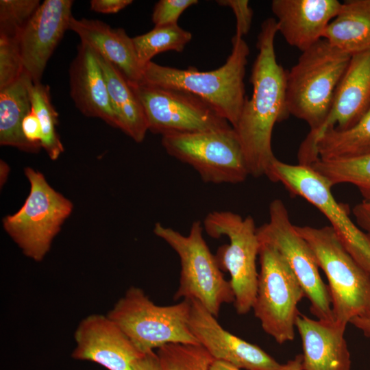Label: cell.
I'll list each match as a JSON object with an SVG mask.
<instances>
[{
    "instance_id": "cell-40",
    "label": "cell",
    "mask_w": 370,
    "mask_h": 370,
    "mask_svg": "<svg viewBox=\"0 0 370 370\" xmlns=\"http://www.w3.org/2000/svg\"><path fill=\"white\" fill-rule=\"evenodd\" d=\"M210 370H241L227 362L214 360L212 363Z\"/></svg>"
},
{
    "instance_id": "cell-35",
    "label": "cell",
    "mask_w": 370,
    "mask_h": 370,
    "mask_svg": "<svg viewBox=\"0 0 370 370\" xmlns=\"http://www.w3.org/2000/svg\"><path fill=\"white\" fill-rule=\"evenodd\" d=\"M132 0H92L90 9L103 14L116 13L131 4Z\"/></svg>"
},
{
    "instance_id": "cell-18",
    "label": "cell",
    "mask_w": 370,
    "mask_h": 370,
    "mask_svg": "<svg viewBox=\"0 0 370 370\" xmlns=\"http://www.w3.org/2000/svg\"><path fill=\"white\" fill-rule=\"evenodd\" d=\"M341 3L337 0H273L271 10L286 42L304 51L323 38Z\"/></svg>"
},
{
    "instance_id": "cell-14",
    "label": "cell",
    "mask_w": 370,
    "mask_h": 370,
    "mask_svg": "<svg viewBox=\"0 0 370 370\" xmlns=\"http://www.w3.org/2000/svg\"><path fill=\"white\" fill-rule=\"evenodd\" d=\"M370 106V50L351 56L347 68L334 95L330 112L316 130L310 132L298 151L299 164L310 166L319 157L316 145L327 131L346 130L361 118Z\"/></svg>"
},
{
    "instance_id": "cell-38",
    "label": "cell",
    "mask_w": 370,
    "mask_h": 370,
    "mask_svg": "<svg viewBox=\"0 0 370 370\" xmlns=\"http://www.w3.org/2000/svg\"><path fill=\"white\" fill-rule=\"evenodd\" d=\"M349 323L360 330L366 337L370 338V314L356 317Z\"/></svg>"
},
{
    "instance_id": "cell-5",
    "label": "cell",
    "mask_w": 370,
    "mask_h": 370,
    "mask_svg": "<svg viewBox=\"0 0 370 370\" xmlns=\"http://www.w3.org/2000/svg\"><path fill=\"white\" fill-rule=\"evenodd\" d=\"M203 224L194 221L188 235L160 223H156L154 234L165 241L178 255L180 264L179 287L175 300L184 298L197 300L217 317L224 304L234 302V296L203 236Z\"/></svg>"
},
{
    "instance_id": "cell-30",
    "label": "cell",
    "mask_w": 370,
    "mask_h": 370,
    "mask_svg": "<svg viewBox=\"0 0 370 370\" xmlns=\"http://www.w3.org/2000/svg\"><path fill=\"white\" fill-rule=\"evenodd\" d=\"M40 5L39 0H1L0 35L18 38Z\"/></svg>"
},
{
    "instance_id": "cell-12",
    "label": "cell",
    "mask_w": 370,
    "mask_h": 370,
    "mask_svg": "<svg viewBox=\"0 0 370 370\" xmlns=\"http://www.w3.org/2000/svg\"><path fill=\"white\" fill-rule=\"evenodd\" d=\"M269 214V221L257 228L260 243L273 247L285 259L310 301V312L318 319L334 321L329 289L314 254L292 223L284 202L273 200Z\"/></svg>"
},
{
    "instance_id": "cell-16",
    "label": "cell",
    "mask_w": 370,
    "mask_h": 370,
    "mask_svg": "<svg viewBox=\"0 0 370 370\" xmlns=\"http://www.w3.org/2000/svg\"><path fill=\"white\" fill-rule=\"evenodd\" d=\"M74 338L73 358L93 362L108 370H133V362L144 355L107 314L83 319Z\"/></svg>"
},
{
    "instance_id": "cell-34",
    "label": "cell",
    "mask_w": 370,
    "mask_h": 370,
    "mask_svg": "<svg viewBox=\"0 0 370 370\" xmlns=\"http://www.w3.org/2000/svg\"><path fill=\"white\" fill-rule=\"evenodd\" d=\"M24 136L32 144L41 147L42 128L36 114L32 110L25 117L22 124Z\"/></svg>"
},
{
    "instance_id": "cell-33",
    "label": "cell",
    "mask_w": 370,
    "mask_h": 370,
    "mask_svg": "<svg viewBox=\"0 0 370 370\" xmlns=\"http://www.w3.org/2000/svg\"><path fill=\"white\" fill-rule=\"evenodd\" d=\"M219 5L227 6L234 12L236 19V33L234 36L243 38L246 35L251 27L253 10L249 5L247 0H219Z\"/></svg>"
},
{
    "instance_id": "cell-25",
    "label": "cell",
    "mask_w": 370,
    "mask_h": 370,
    "mask_svg": "<svg viewBox=\"0 0 370 370\" xmlns=\"http://www.w3.org/2000/svg\"><path fill=\"white\" fill-rule=\"evenodd\" d=\"M319 158L336 160L370 153V106L350 128L325 132L316 145Z\"/></svg>"
},
{
    "instance_id": "cell-36",
    "label": "cell",
    "mask_w": 370,
    "mask_h": 370,
    "mask_svg": "<svg viewBox=\"0 0 370 370\" xmlns=\"http://www.w3.org/2000/svg\"><path fill=\"white\" fill-rule=\"evenodd\" d=\"M352 212L358 226L370 236V206L362 201L353 208Z\"/></svg>"
},
{
    "instance_id": "cell-24",
    "label": "cell",
    "mask_w": 370,
    "mask_h": 370,
    "mask_svg": "<svg viewBox=\"0 0 370 370\" xmlns=\"http://www.w3.org/2000/svg\"><path fill=\"white\" fill-rule=\"evenodd\" d=\"M33 82L25 71L14 83L0 90V144L27 152L41 147L30 143L23 135V119L32 110L30 89Z\"/></svg>"
},
{
    "instance_id": "cell-22",
    "label": "cell",
    "mask_w": 370,
    "mask_h": 370,
    "mask_svg": "<svg viewBox=\"0 0 370 370\" xmlns=\"http://www.w3.org/2000/svg\"><path fill=\"white\" fill-rule=\"evenodd\" d=\"M323 38L350 56L370 50V0L342 3Z\"/></svg>"
},
{
    "instance_id": "cell-32",
    "label": "cell",
    "mask_w": 370,
    "mask_h": 370,
    "mask_svg": "<svg viewBox=\"0 0 370 370\" xmlns=\"http://www.w3.org/2000/svg\"><path fill=\"white\" fill-rule=\"evenodd\" d=\"M197 0H160L156 3L151 19L155 27L177 24L182 12Z\"/></svg>"
},
{
    "instance_id": "cell-10",
    "label": "cell",
    "mask_w": 370,
    "mask_h": 370,
    "mask_svg": "<svg viewBox=\"0 0 370 370\" xmlns=\"http://www.w3.org/2000/svg\"><path fill=\"white\" fill-rule=\"evenodd\" d=\"M260 243V272L253 305L262 330L279 344L295 337L298 304L305 293L285 259L273 247Z\"/></svg>"
},
{
    "instance_id": "cell-17",
    "label": "cell",
    "mask_w": 370,
    "mask_h": 370,
    "mask_svg": "<svg viewBox=\"0 0 370 370\" xmlns=\"http://www.w3.org/2000/svg\"><path fill=\"white\" fill-rule=\"evenodd\" d=\"M73 4L71 0H45L18 38L24 70L34 84L41 82L48 60L69 29Z\"/></svg>"
},
{
    "instance_id": "cell-26",
    "label": "cell",
    "mask_w": 370,
    "mask_h": 370,
    "mask_svg": "<svg viewBox=\"0 0 370 370\" xmlns=\"http://www.w3.org/2000/svg\"><path fill=\"white\" fill-rule=\"evenodd\" d=\"M310 167L332 187L343 183L356 186L363 201L370 205V153L343 159L319 158Z\"/></svg>"
},
{
    "instance_id": "cell-13",
    "label": "cell",
    "mask_w": 370,
    "mask_h": 370,
    "mask_svg": "<svg viewBox=\"0 0 370 370\" xmlns=\"http://www.w3.org/2000/svg\"><path fill=\"white\" fill-rule=\"evenodd\" d=\"M140 100L148 130L162 136L232 127L210 105L190 93L140 83L130 85Z\"/></svg>"
},
{
    "instance_id": "cell-1",
    "label": "cell",
    "mask_w": 370,
    "mask_h": 370,
    "mask_svg": "<svg viewBox=\"0 0 370 370\" xmlns=\"http://www.w3.org/2000/svg\"><path fill=\"white\" fill-rule=\"evenodd\" d=\"M278 32L276 19L266 18L261 25L256 47L258 53L252 66L253 92L246 99L234 128L240 140L249 175H267L276 159L272 147L275 124L286 119V73L278 64L274 40Z\"/></svg>"
},
{
    "instance_id": "cell-29",
    "label": "cell",
    "mask_w": 370,
    "mask_h": 370,
    "mask_svg": "<svg viewBox=\"0 0 370 370\" xmlns=\"http://www.w3.org/2000/svg\"><path fill=\"white\" fill-rule=\"evenodd\" d=\"M156 354L162 370H210L215 360L201 345L169 343Z\"/></svg>"
},
{
    "instance_id": "cell-11",
    "label": "cell",
    "mask_w": 370,
    "mask_h": 370,
    "mask_svg": "<svg viewBox=\"0 0 370 370\" xmlns=\"http://www.w3.org/2000/svg\"><path fill=\"white\" fill-rule=\"evenodd\" d=\"M166 153L191 166L202 180L213 184H238L249 173L234 129L176 133L162 136Z\"/></svg>"
},
{
    "instance_id": "cell-39",
    "label": "cell",
    "mask_w": 370,
    "mask_h": 370,
    "mask_svg": "<svg viewBox=\"0 0 370 370\" xmlns=\"http://www.w3.org/2000/svg\"><path fill=\"white\" fill-rule=\"evenodd\" d=\"M278 370H304L302 367V354L297 355L293 359L281 365Z\"/></svg>"
},
{
    "instance_id": "cell-23",
    "label": "cell",
    "mask_w": 370,
    "mask_h": 370,
    "mask_svg": "<svg viewBox=\"0 0 370 370\" xmlns=\"http://www.w3.org/2000/svg\"><path fill=\"white\" fill-rule=\"evenodd\" d=\"M102 69L119 128L137 143L148 131L143 106L123 73L96 51Z\"/></svg>"
},
{
    "instance_id": "cell-7",
    "label": "cell",
    "mask_w": 370,
    "mask_h": 370,
    "mask_svg": "<svg viewBox=\"0 0 370 370\" xmlns=\"http://www.w3.org/2000/svg\"><path fill=\"white\" fill-rule=\"evenodd\" d=\"M203 227L212 238H228L229 243L219 247L214 256L221 271L230 273L236 312L248 313L256 297V260L260 246L253 217L243 218L231 211H213L205 217Z\"/></svg>"
},
{
    "instance_id": "cell-4",
    "label": "cell",
    "mask_w": 370,
    "mask_h": 370,
    "mask_svg": "<svg viewBox=\"0 0 370 370\" xmlns=\"http://www.w3.org/2000/svg\"><path fill=\"white\" fill-rule=\"evenodd\" d=\"M328 281L334 321L370 314V274L344 248L333 228L296 226Z\"/></svg>"
},
{
    "instance_id": "cell-20",
    "label": "cell",
    "mask_w": 370,
    "mask_h": 370,
    "mask_svg": "<svg viewBox=\"0 0 370 370\" xmlns=\"http://www.w3.org/2000/svg\"><path fill=\"white\" fill-rule=\"evenodd\" d=\"M70 93L84 115L103 120L119 128L106 79L95 51L80 43L69 69Z\"/></svg>"
},
{
    "instance_id": "cell-15",
    "label": "cell",
    "mask_w": 370,
    "mask_h": 370,
    "mask_svg": "<svg viewBox=\"0 0 370 370\" xmlns=\"http://www.w3.org/2000/svg\"><path fill=\"white\" fill-rule=\"evenodd\" d=\"M189 327L199 344L215 360L246 370H278V361L256 345L225 330L200 302L193 299Z\"/></svg>"
},
{
    "instance_id": "cell-28",
    "label": "cell",
    "mask_w": 370,
    "mask_h": 370,
    "mask_svg": "<svg viewBox=\"0 0 370 370\" xmlns=\"http://www.w3.org/2000/svg\"><path fill=\"white\" fill-rule=\"evenodd\" d=\"M32 110L39 119L42 128V147L51 160H56L64 151L56 132L58 114L51 102L49 87L41 82L33 84L30 89Z\"/></svg>"
},
{
    "instance_id": "cell-21",
    "label": "cell",
    "mask_w": 370,
    "mask_h": 370,
    "mask_svg": "<svg viewBox=\"0 0 370 370\" xmlns=\"http://www.w3.org/2000/svg\"><path fill=\"white\" fill-rule=\"evenodd\" d=\"M69 29L76 33L81 43L88 45L115 66L130 85L142 82L143 67L140 64L132 38L121 28L92 19H77L69 22Z\"/></svg>"
},
{
    "instance_id": "cell-37",
    "label": "cell",
    "mask_w": 370,
    "mask_h": 370,
    "mask_svg": "<svg viewBox=\"0 0 370 370\" xmlns=\"http://www.w3.org/2000/svg\"><path fill=\"white\" fill-rule=\"evenodd\" d=\"M133 370H162L156 353L145 354L132 364Z\"/></svg>"
},
{
    "instance_id": "cell-31",
    "label": "cell",
    "mask_w": 370,
    "mask_h": 370,
    "mask_svg": "<svg viewBox=\"0 0 370 370\" xmlns=\"http://www.w3.org/2000/svg\"><path fill=\"white\" fill-rule=\"evenodd\" d=\"M25 72L18 38L0 35V90Z\"/></svg>"
},
{
    "instance_id": "cell-9",
    "label": "cell",
    "mask_w": 370,
    "mask_h": 370,
    "mask_svg": "<svg viewBox=\"0 0 370 370\" xmlns=\"http://www.w3.org/2000/svg\"><path fill=\"white\" fill-rule=\"evenodd\" d=\"M266 176L317 208L329 221L347 251L370 274V236L352 220L349 207L336 200L332 186L323 177L309 166L289 164L277 158Z\"/></svg>"
},
{
    "instance_id": "cell-6",
    "label": "cell",
    "mask_w": 370,
    "mask_h": 370,
    "mask_svg": "<svg viewBox=\"0 0 370 370\" xmlns=\"http://www.w3.org/2000/svg\"><path fill=\"white\" fill-rule=\"evenodd\" d=\"M191 301L155 304L144 291L130 287L107 314L143 354L169 343L200 345L189 327Z\"/></svg>"
},
{
    "instance_id": "cell-27",
    "label": "cell",
    "mask_w": 370,
    "mask_h": 370,
    "mask_svg": "<svg viewBox=\"0 0 370 370\" xmlns=\"http://www.w3.org/2000/svg\"><path fill=\"white\" fill-rule=\"evenodd\" d=\"M138 61L143 67L157 54L167 51L181 53L191 40L192 34L178 24L154 27L146 34L132 38Z\"/></svg>"
},
{
    "instance_id": "cell-8",
    "label": "cell",
    "mask_w": 370,
    "mask_h": 370,
    "mask_svg": "<svg viewBox=\"0 0 370 370\" xmlns=\"http://www.w3.org/2000/svg\"><path fill=\"white\" fill-rule=\"evenodd\" d=\"M30 192L21 208L3 219L6 232L27 257L40 262L73 210L72 203L55 190L44 175L25 169Z\"/></svg>"
},
{
    "instance_id": "cell-3",
    "label": "cell",
    "mask_w": 370,
    "mask_h": 370,
    "mask_svg": "<svg viewBox=\"0 0 370 370\" xmlns=\"http://www.w3.org/2000/svg\"><path fill=\"white\" fill-rule=\"evenodd\" d=\"M351 56L322 38L302 51L286 73L287 112L306 122L310 132L317 130L326 119Z\"/></svg>"
},
{
    "instance_id": "cell-2",
    "label": "cell",
    "mask_w": 370,
    "mask_h": 370,
    "mask_svg": "<svg viewBox=\"0 0 370 370\" xmlns=\"http://www.w3.org/2000/svg\"><path fill=\"white\" fill-rule=\"evenodd\" d=\"M232 43L230 55L225 64L217 69L199 71L193 66L181 69L151 61L143 69L141 83L196 96L234 128L247 99L244 77L249 48L243 38L234 36Z\"/></svg>"
},
{
    "instance_id": "cell-19",
    "label": "cell",
    "mask_w": 370,
    "mask_h": 370,
    "mask_svg": "<svg viewBox=\"0 0 370 370\" xmlns=\"http://www.w3.org/2000/svg\"><path fill=\"white\" fill-rule=\"evenodd\" d=\"M346 326L299 313L295 328L302 344L304 370L351 369V356L345 338Z\"/></svg>"
}]
</instances>
